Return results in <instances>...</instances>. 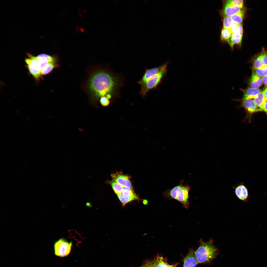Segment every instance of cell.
Returning a JSON list of instances; mask_svg holds the SVG:
<instances>
[{
  "mask_svg": "<svg viewBox=\"0 0 267 267\" xmlns=\"http://www.w3.org/2000/svg\"><path fill=\"white\" fill-rule=\"evenodd\" d=\"M119 77L106 70H98L91 76L88 87L93 97L98 99L106 96L109 99L114 95L120 85Z\"/></svg>",
  "mask_w": 267,
  "mask_h": 267,
  "instance_id": "6da1fadb",
  "label": "cell"
},
{
  "mask_svg": "<svg viewBox=\"0 0 267 267\" xmlns=\"http://www.w3.org/2000/svg\"><path fill=\"white\" fill-rule=\"evenodd\" d=\"M199 242V246L195 252L198 264L210 262L219 254V249L214 245L212 239L204 242L201 239Z\"/></svg>",
  "mask_w": 267,
  "mask_h": 267,
  "instance_id": "7a4b0ae2",
  "label": "cell"
},
{
  "mask_svg": "<svg viewBox=\"0 0 267 267\" xmlns=\"http://www.w3.org/2000/svg\"><path fill=\"white\" fill-rule=\"evenodd\" d=\"M167 67L164 68L160 72L140 85L141 88L140 93L142 97H144L149 91L155 89L162 83V80L166 74Z\"/></svg>",
  "mask_w": 267,
  "mask_h": 267,
  "instance_id": "3957f363",
  "label": "cell"
},
{
  "mask_svg": "<svg viewBox=\"0 0 267 267\" xmlns=\"http://www.w3.org/2000/svg\"><path fill=\"white\" fill-rule=\"evenodd\" d=\"M182 181L178 185L175 187L176 190V200L182 203L186 209L189 207V192L190 187L187 184L183 185Z\"/></svg>",
  "mask_w": 267,
  "mask_h": 267,
  "instance_id": "277c9868",
  "label": "cell"
},
{
  "mask_svg": "<svg viewBox=\"0 0 267 267\" xmlns=\"http://www.w3.org/2000/svg\"><path fill=\"white\" fill-rule=\"evenodd\" d=\"M27 57L25 59V61L28 71L36 80L39 81L42 76L37 56L29 53L27 54Z\"/></svg>",
  "mask_w": 267,
  "mask_h": 267,
  "instance_id": "5b68a950",
  "label": "cell"
},
{
  "mask_svg": "<svg viewBox=\"0 0 267 267\" xmlns=\"http://www.w3.org/2000/svg\"><path fill=\"white\" fill-rule=\"evenodd\" d=\"M72 245L71 242H69L63 238L60 239L54 245L55 254L61 257L68 256L71 252Z\"/></svg>",
  "mask_w": 267,
  "mask_h": 267,
  "instance_id": "8992f818",
  "label": "cell"
},
{
  "mask_svg": "<svg viewBox=\"0 0 267 267\" xmlns=\"http://www.w3.org/2000/svg\"><path fill=\"white\" fill-rule=\"evenodd\" d=\"M233 100L240 101V104L238 107H243L245 109L246 113V115L244 119L245 120L250 119L252 114L259 111L253 99L243 97L240 100L234 99Z\"/></svg>",
  "mask_w": 267,
  "mask_h": 267,
  "instance_id": "52a82bcc",
  "label": "cell"
},
{
  "mask_svg": "<svg viewBox=\"0 0 267 267\" xmlns=\"http://www.w3.org/2000/svg\"><path fill=\"white\" fill-rule=\"evenodd\" d=\"M117 196L123 207L133 201L140 199L133 188L124 187L122 192Z\"/></svg>",
  "mask_w": 267,
  "mask_h": 267,
  "instance_id": "ba28073f",
  "label": "cell"
},
{
  "mask_svg": "<svg viewBox=\"0 0 267 267\" xmlns=\"http://www.w3.org/2000/svg\"><path fill=\"white\" fill-rule=\"evenodd\" d=\"M112 180L123 187L132 188L130 176L124 175L121 172H117L111 175Z\"/></svg>",
  "mask_w": 267,
  "mask_h": 267,
  "instance_id": "9c48e42d",
  "label": "cell"
},
{
  "mask_svg": "<svg viewBox=\"0 0 267 267\" xmlns=\"http://www.w3.org/2000/svg\"><path fill=\"white\" fill-rule=\"evenodd\" d=\"M38 60V64L41 71L49 63H52L58 64L56 57L45 53H42L37 56Z\"/></svg>",
  "mask_w": 267,
  "mask_h": 267,
  "instance_id": "30bf717a",
  "label": "cell"
},
{
  "mask_svg": "<svg viewBox=\"0 0 267 267\" xmlns=\"http://www.w3.org/2000/svg\"><path fill=\"white\" fill-rule=\"evenodd\" d=\"M168 62H167L157 67L145 70L144 73L141 79L138 82V83L141 85L147 80L157 74L164 68L168 66Z\"/></svg>",
  "mask_w": 267,
  "mask_h": 267,
  "instance_id": "8fae6325",
  "label": "cell"
},
{
  "mask_svg": "<svg viewBox=\"0 0 267 267\" xmlns=\"http://www.w3.org/2000/svg\"><path fill=\"white\" fill-rule=\"evenodd\" d=\"M237 198L245 202H247L249 198L247 189L243 182L238 184L233 187Z\"/></svg>",
  "mask_w": 267,
  "mask_h": 267,
  "instance_id": "7c38bea8",
  "label": "cell"
},
{
  "mask_svg": "<svg viewBox=\"0 0 267 267\" xmlns=\"http://www.w3.org/2000/svg\"><path fill=\"white\" fill-rule=\"evenodd\" d=\"M243 34V28L242 24H239L237 31L232 34L231 37L227 41L233 48L235 44L241 46Z\"/></svg>",
  "mask_w": 267,
  "mask_h": 267,
  "instance_id": "4fadbf2b",
  "label": "cell"
},
{
  "mask_svg": "<svg viewBox=\"0 0 267 267\" xmlns=\"http://www.w3.org/2000/svg\"><path fill=\"white\" fill-rule=\"evenodd\" d=\"M242 10L241 9L232 3L230 0L226 1L222 12L224 17L231 16Z\"/></svg>",
  "mask_w": 267,
  "mask_h": 267,
  "instance_id": "5bb4252c",
  "label": "cell"
},
{
  "mask_svg": "<svg viewBox=\"0 0 267 267\" xmlns=\"http://www.w3.org/2000/svg\"><path fill=\"white\" fill-rule=\"evenodd\" d=\"M195 251L191 249L184 259L183 267H195L198 264Z\"/></svg>",
  "mask_w": 267,
  "mask_h": 267,
  "instance_id": "9a60e30c",
  "label": "cell"
},
{
  "mask_svg": "<svg viewBox=\"0 0 267 267\" xmlns=\"http://www.w3.org/2000/svg\"><path fill=\"white\" fill-rule=\"evenodd\" d=\"M243 93V97L253 99L255 96L261 91L258 88H254L251 87L247 88L245 89H241Z\"/></svg>",
  "mask_w": 267,
  "mask_h": 267,
  "instance_id": "2e32d148",
  "label": "cell"
},
{
  "mask_svg": "<svg viewBox=\"0 0 267 267\" xmlns=\"http://www.w3.org/2000/svg\"><path fill=\"white\" fill-rule=\"evenodd\" d=\"M262 78L252 72L251 77L249 80V85L251 88H258L263 84Z\"/></svg>",
  "mask_w": 267,
  "mask_h": 267,
  "instance_id": "e0dca14e",
  "label": "cell"
},
{
  "mask_svg": "<svg viewBox=\"0 0 267 267\" xmlns=\"http://www.w3.org/2000/svg\"><path fill=\"white\" fill-rule=\"evenodd\" d=\"M259 111H262V108L265 101L263 91L260 92L253 99Z\"/></svg>",
  "mask_w": 267,
  "mask_h": 267,
  "instance_id": "ac0fdd59",
  "label": "cell"
},
{
  "mask_svg": "<svg viewBox=\"0 0 267 267\" xmlns=\"http://www.w3.org/2000/svg\"><path fill=\"white\" fill-rule=\"evenodd\" d=\"M170 266L162 257L158 256L153 265L149 267H170Z\"/></svg>",
  "mask_w": 267,
  "mask_h": 267,
  "instance_id": "d6986e66",
  "label": "cell"
},
{
  "mask_svg": "<svg viewBox=\"0 0 267 267\" xmlns=\"http://www.w3.org/2000/svg\"><path fill=\"white\" fill-rule=\"evenodd\" d=\"M244 12H241L231 16V19L233 23L238 24H241L243 21Z\"/></svg>",
  "mask_w": 267,
  "mask_h": 267,
  "instance_id": "ffe728a7",
  "label": "cell"
},
{
  "mask_svg": "<svg viewBox=\"0 0 267 267\" xmlns=\"http://www.w3.org/2000/svg\"><path fill=\"white\" fill-rule=\"evenodd\" d=\"M252 69V72L261 78L267 76V65L258 69Z\"/></svg>",
  "mask_w": 267,
  "mask_h": 267,
  "instance_id": "44dd1931",
  "label": "cell"
},
{
  "mask_svg": "<svg viewBox=\"0 0 267 267\" xmlns=\"http://www.w3.org/2000/svg\"><path fill=\"white\" fill-rule=\"evenodd\" d=\"M252 69H257L264 66L258 54L256 55L252 60Z\"/></svg>",
  "mask_w": 267,
  "mask_h": 267,
  "instance_id": "7402d4cb",
  "label": "cell"
},
{
  "mask_svg": "<svg viewBox=\"0 0 267 267\" xmlns=\"http://www.w3.org/2000/svg\"><path fill=\"white\" fill-rule=\"evenodd\" d=\"M109 182L111 185L115 193L117 195L120 193L122 192L123 187L112 180L109 181Z\"/></svg>",
  "mask_w": 267,
  "mask_h": 267,
  "instance_id": "603a6c76",
  "label": "cell"
},
{
  "mask_svg": "<svg viewBox=\"0 0 267 267\" xmlns=\"http://www.w3.org/2000/svg\"><path fill=\"white\" fill-rule=\"evenodd\" d=\"M59 66V65L55 64L52 63H49L43 70L41 71V75H47L50 72L55 68Z\"/></svg>",
  "mask_w": 267,
  "mask_h": 267,
  "instance_id": "cb8c5ba5",
  "label": "cell"
},
{
  "mask_svg": "<svg viewBox=\"0 0 267 267\" xmlns=\"http://www.w3.org/2000/svg\"><path fill=\"white\" fill-rule=\"evenodd\" d=\"M232 34L229 29L223 28L221 31V39L222 41L227 42L231 37Z\"/></svg>",
  "mask_w": 267,
  "mask_h": 267,
  "instance_id": "d4e9b609",
  "label": "cell"
},
{
  "mask_svg": "<svg viewBox=\"0 0 267 267\" xmlns=\"http://www.w3.org/2000/svg\"><path fill=\"white\" fill-rule=\"evenodd\" d=\"M258 54L263 65H267V50L263 48L261 51Z\"/></svg>",
  "mask_w": 267,
  "mask_h": 267,
  "instance_id": "484cf974",
  "label": "cell"
},
{
  "mask_svg": "<svg viewBox=\"0 0 267 267\" xmlns=\"http://www.w3.org/2000/svg\"><path fill=\"white\" fill-rule=\"evenodd\" d=\"M233 22L231 16H225L223 20V28L230 29Z\"/></svg>",
  "mask_w": 267,
  "mask_h": 267,
  "instance_id": "4316f807",
  "label": "cell"
},
{
  "mask_svg": "<svg viewBox=\"0 0 267 267\" xmlns=\"http://www.w3.org/2000/svg\"><path fill=\"white\" fill-rule=\"evenodd\" d=\"M100 101L101 104L104 107L108 106L110 103V99L105 96L101 97Z\"/></svg>",
  "mask_w": 267,
  "mask_h": 267,
  "instance_id": "83f0119b",
  "label": "cell"
},
{
  "mask_svg": "<svg viewBox=\"0 0 267 267\" xmlns=\"http://www.w3.org/2000/svg\"><path fill=\"white\" fill-rule=\"evenodd\" d=\"M230 0L232 3L239 7L241 9L243 8L244 4V1L243 0Z\"/></svg>",
  "mask_w": 267,
  "mask_h": 267,
  "instance_id": "f1b7e54d",
  "label": "cell"
},
{
  "mask_svg": "<svg viewBox=\"0 0 267 267\" xmlns=\"http://www.w3.org/2000/svg\"><path fill=\"white\" fill-rule=\"evenodd\" d=\"M239 25L234 23H232L229 29L232 34L237 31Z\"/></svg>",
  "mask_w": 267,
  "mask_h": 267,
  "instance_id": "f546056e",
  "label": "cell"
},
{
  "mask_svg": "<svg viewBox=\"0 0 267 267\" xmlns=\"http://www.w3.org/2000/svg\"><path fill=\"white\" fill-rule=\"evenodd\" d=\"M262 111H264L267 115V101L265 100L263 104Z\"/></svg>",
  "mask_w": 267,
  "mask_h": 267,
  "instance_id": "4dcf8cb0",
  "label": "cell"
},
{
  "mask_svg": "<svg viewBox=\"0 0 267 267\" xmlns=\"http://www.w3.org/2000/svg\"><path fill=\"white\" fill-rule=\"evenodd\" d=\"M261 78L263 83L267 87V76L263 77Z\"/></svg>",
  "mask_w": 267,
  "mask_h": 267,
  "instance_id": "1f68e13d",
  "label": "cell"
},
{
  "mask_svg": "<svg viewBox=\"0 0 267 267\" xmlns=\"http://www.w3.org/2000/svg\"><path fill=\"white\" fill-rule=\"evenodd\" d=\"M265 100L267 101V87L263 91Z\"/></svg>",
  "mask_w": 267,
  "mask_h": 267,
  "instance_id": "d6a6232c",
  "label": "cell"
},
{
  "mask_svg": "<svg viewBox=\"0 0 267 267\" xmlns=\"http://www.w3.org/2000/svg\"><path fill=\"white\" fill-rule=\"evenodd\" d=\"M170 267H175L173 265H170Z\"/></svg>",
  "mask_w": 267,
  "mask_h": 267,
  "instance_id": "836d02e7",
  "label": "cell"
}]
</instances>
